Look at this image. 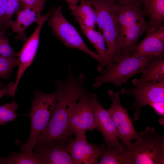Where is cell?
Listing matches in <instances>:
<instances>
[{"mask_svg":"<svg viewBox=\"0 0 164 164\" xmlns=\"http://www.w3.org/2000/svg\"><path fill=\"white\" fill-rule=\"evenodd\" d=\"M121 93L123 95H132L134 98L135 101L130 107L136 108L133 119L136 121L142 107H151L155 103L164 102V80L153 81L134 87L123 88Z\"/></svg>","mask_w":164,"mask_h":164,"instance_id":"obj_8","label":"cell"},{"mask_svg":"<svg viewBox=\"0 0 164 164\" xmlns=\"http://www.w3.org/2000/svg\"><path fill=\"white\" fill-rule=\"evenodd\" d=\"M68 144L58 142L36 144L32 152L40 164H73Z\"/></svg>","mask_w":164,"mask_h":164,"instance_id":"obj_13","label":"cell"},{"mask_svg":"<svg viewBox=\"0 0 164 164\" xmlns=\"http://www.w3.org/2000/svg\"><path fill=\"white\" fill-rule=\"evenodd\" d=\"M151 31L156 37L164 42V27L163 25L155 29H147Z\"/></svg>","mask_w":164,"mask_h":164,"instance_id":"obj_29","label":"cell"},{"mask_svg":"<svg viewBox=\"0 0 164 164\" xmlns=\"http://www.w3.org/2000/svg\"><path fill=\"white\" fill-rule=\"evenodd\" d=\"M0 164H40L33 153H29L22 149L19 152H11L8 158L0 157Z\"/></svg>","mask_w":164,"mask_h":164,"instance_id":"obj_23","label":"cell"},{"mask_svg":"<svg viewBox=\"0 0 164 164\" xmlns=\"http://www.w3.org/2000/svg\"><path fill=\"white\" fill-rule=\"evenodd\" d=\"M16 65V59L0 56V78H6L11 74Z\"/></svg>","mask_w":164,"mask_h":164,"instance_id":"obj_27","label":"cell"},{"mask_svg":"<svg viewBox=\"0 0 164 164\" xmlns=\"http://www.w3.org/2000/svg\"><path fill=\"white\" fill-rule=\"evenodd\" d=\"M14 82L10 83L6 86L0 89V99L5 95L12 96V89Z\"/></svg>","mask_w":164,"mask_h":164,"instance_id":"obj_30","label":"cell"},{"mask_svg":"<svg viewBox=\"0 0 164 164\" xmlns=\"http://www.w3.org/2000/svg\"><path fill=\"white\" fill-rule=\"evenodd\" d=\"M64 81H55L58 91L56 101L50 121L36 144L41 145L58 142L68 144L73 139V134L69 129V114L73 104L88 92L84 87L85 76L80 73L77 77L69 70Z\"/></svg>","mask_w":164,"mask_h":164,"instance_id":"obj_1","label":"cell"},{"mask_svg":"<svg viewBox=\"0 0 164 164\" xmlns=\"http://www.w3.org/2000/svg\"><path fill=\"white\" fill-rule=\"evenodd\" d=\"M97 95L89 92L82 96L72 105L70 113L68 125L75 136L86 134L88 130L95 129Z\"/></svg>","mask_w":164,"mask_h":164,"instance_id":"obj_5","label":"cell"},{"mask_svg":"<svg viewBox=\"0 0 164 164\" xmlns=\"http://www.w3.org/2000/svg\"><path fill=\"white\" fill-rule=\"evenodd\" d=\"M142 4L143 5L144 8H145L146 5L148 1V0H141Z\"/></svg>","mask_w":164,"mask_h":164,"instance_id":"obj_35","label":"cell"},{"mask_svg":"<svg viewBox=\"0 0 164 164\" xmlns=\"http://www.w3.org/2000/svg\"><path fill=\"white\" fill-rule=\"evenodd\" d=\"M105 149L103 144L96 145L89 143L86 134L76 136L67 145L73 164H99L98 159Z\"/></svg>","mask_w":164,"mask_h":164,"instance_id":"obj_12","label":"cell"},{"mask_svg":"<svg viewBox=\"0 0 164 164\" xmlns=\"http://www.w3.org/2000/svg\"><path fill=\"white\" fill-rule=\"evenodd\" d=\"M100 158V164H131L125 145L122 142L115 147L105 148Z\"/></svg>","mask_w":164,"mask_h":164,"instance_id":"obj_21","label":"cell"},{"mask_svg":"<svg viewBox=\"0 0 164 164\" xmlns=\"http://www.w3.org/2000/svg\"><path fill=\"white\" fill-rule=\"evenodd\" d=\"M78 5L71 10L72 15L79 24L94 29L97 22V14L90 0H80Z\"/></svg>","mask_w":164,"mask_h":164,"instance_id":"obj_20","label":"cell"},{"mask_svg":"<svg viewBox=\"0 0 164 164\" xmlns=\"http://www.w3.org/2000/svg\"><path fill=\"white\" fill-rule=\"evenodd\" d=\"M113 13L116 25L118 50L126 29L137 22L145 19V13L141 0L124 4L115 2Z\"/></svg>","mask_w":164,"mask_h":164,"instance_id":"obj_11","label":"cell"},{"mask_svg":"<svg viewBox=\"0 0 164 164\" xmlns=\"http://www.w3.org/2000/svg\"><path fill=\"white\" fill-rule=\"evenodd\" d=\"M58 95L56 91L50 94L36 90L31 100V108L28 115L30 118V135L26 144L21 149L33 154L32 149L43 132L46 127L56 104Z\"/></svg>","mask_w":164,"mask_h":164,"instance_id":"obj_3","label":"cell"},{"mask_svg":"<svg viewBox=\"0 0 164 164\" xmlns=\"http://www.w3.org/2000/svg\"><path fill=\"white\" fill-rule=\"evenodd\" d=\"M148 27L145 19L132 25L125 30L124 38L118 48V55L131 56L141 35Z\"/></svg>","mask_w":164,"mask_h":164,"instance_id":"obj_16","label":"cell"},{"mask_svg":"<svg viewBox=\"0 0 164 164\" xmlns=\"http://www.w3.org/2000/svg\"><path fill=\"white\" fill-rule=\"evenodd\" d=\"M7 0H0V24L5 15Z\"/></svg>","mask_w":164,"mask_h":164,"instance_id":"obj_32","label":"cell"},{"mask_svg":"<svg viewBox=\"0 0 164 164\" xmlns=\"http://www.w3.org/2000/svg\"><path fill=\"white\" fill-rule=\"evenodd\" d=\"M66 1L69 6V9L72 10L77 5V4L80 0H64Z\"/></svg>","mask_w":164,"mask_h":164,"instance_id":"obj_33","label":"cell"},{"mask_svg":"<svg viewBox=\"0 0 164 164\" xmlns=\"http://www.w3.org/2000/svg\"><path fill=\"white\" fill-rule=\"evenodd\" d=\"M20 2L19 0H7L5 13L0 25H5L9 27L13 20L12 16L20 10L19 9Z\"/></svg>","mask_w":164,"mask_h":164,"instance_id":"obj_26","label":"cell"},{"mask_svg":"<svg viewBox=\"0 0 164 164\" xmlns=\"http://www.w3.org/2000/svg\"><path fill=\"white\" fill-rule=\"evenodd\" d=\"M47 20L54 34L66 46L77 49L100 61V56L89 48L75 28L64 17L61 6L55 8Z\"/></svg>","mask_w":164,"mask_h":164,"instance_id":"obj_6","label":"cell"},{"mask_svg":"<svg viewBox=\"0 0 164 164\" xmlns=\"http://www.w3.org/2000/svg\"><path fill=\"white\" fill-rule=\"evenodd\" d=\"M97 14L98 29L102 31L112 63L118 55L116 25L113 13L114 0H90Z\"/></svg>","mask_w":164,"mask_h":164,"instance_id":"obj_7","label":"cell"},{"mask_svg":"<svg viewBox=\"0 0 164 164\" xmlns=\"http://www.w3.org/2000/svg\"><path fill=\"white\" fill-rule=\"evenodd\" d=\"M80 29L84 35L93 44L97 53L100 56L101 60L97 66L99 72L102 71L104 67L111 66L112 63L109 53L106 47V44L103 37L99 31L94 29L79 24Z\"/></svg>","mask_w":164,"mask_h":164,"instance_id":"obj_15","label":"cell"},{"mask_svg":"<svg viewBox=\"0 0 164 164\" xmlns=\"http://www.w3.org/2000/svg\"><path fill=\"white\" fill-rule=\"evenodd\" d=\"M55 8H51L45 15L38 17L37 26L29 38L26 41L16 56L18 69L16 79L14 82L12 93L15 95L20 80L27 69L32 63L38 47L40 32L44 22L53 13Z\"/></svg>","mask_w":164,"mask_h":164,"instance_id":"obj_9","label":"cell"},{"mask_svg":"<svg viewBox=\"0 0 164 164\" xmlns=\"http://www.w3.org/2000/svg\"><path fill=\"white\" fill-rule=\"evenodd\" d=\"M108 94L112 100L108 110L117 130L118 137L125 145L139 138V133L135 130L128 113V109L121 104L120 93L109 90Z\"/></svg>","mask_w":164,"mask_h":164,"instance_id":"obj_10","label":"cell"},{"mask_svg":"<svg viewBox=\"0 0 164 164\" xmlns=\"http://www.w3.org/2000/svg\"><path fill=\"white\" fill-rule=\"evenodd\" d=\"M116 2L121 4H129L135 2L139 0H114Z\"/></svg>","mask_w":164,"mask_h":164,"instance_id":"obj_34","label":"cell"},{"mask_svg":"<svg viewBox=\"0 0 164 164\" xmlns=\"http://www.w3.org/2000/svg\"><path fill=\"white\" fill-rule=\"evenodd\" d=\"M164 102H159L154 104L151 107L159 115L164 116Z\"/></svg>","mask_w":164,"mask_h":164,"instance_id":"obj_31","label":"cell"},{"mask_svg":"<svg viewBox=\"0 0 164 164\" xmlns=\"http://www.w3.org/2000/svg\"><path fill=\"white\" fill-rule=\"evenodd\" d=\"M0 56L7 58L16 59L15 54L0 25Z\"/></svg>","mask_w":164,"mask_h":164,"instance_id":"obj_25","label":"cell"},{"mask_svg":"<svg viewBox=\"0 0 164 164\" xmlns=\"http://www.w3.org/2000/svg\"><path fill=\"white\" fill-rule=\"evenodd\" d=\"M16 18L12 20L9 27L17 34V38L23 41L26 40L25 31L26 29L37 20V13L32 9L27 8L20 9L16 14Z\"/></svg>","mask_w":164,"mask_h":164,"instance_id":"obj_19","label":"cell"},{"mask_svg":"<svg viewBox=\"0 0 164 164\" xmlns=\"http://www.w3.org/2000/svg\"><path fill=\"white\" fill-rule=\"evenodd\" d=\"M153 57L118 56L114 60L111 66L106 68L95 78L93 87L98 88L104 84L110 83L120 87L134 75L141 73L145 66Z\"/></svg>","mask_w":164,"mask_h":164,"instance_id":"obj_4","label":"cell"},{"mask_svg":"<svg viewBox=\"0 0 164 164\" xmlns=\"http://www.w3.org/2000/svg\"><path fill=\"white\" fill-rule=\"evenodd\" d=\"M96 125L95 129L101 133L107 147H115L121 142L118 139L116 127L110 114L98 100L96 105Z\"/></svg>","mask_w":164,"mask_h":164,"instance_id":"obj_14","label":"cell"},{"mask_svg":"<svg viewBox=\"0 0 164 164\" xmlns=\"http://www.w3.org/2000/svg\"><path fill=\"white\" fill-rule=\"evenodd\" d=\"M144 39L132 52L131 56L138 57L151 56L164 57V42L156 37L151 31L146 30Z\"/></svg>","mask_w":164,"mask_h":164,"instance_id":"obj_17","label":"cell"},{"mask_svg":"<svg viewBox=\"0 0 164 164\" xmlns=\"http://www.w3.org/2000/svg\"><path fill=\"white\" fill-rule=\"evenodd\" d=\"M24 8L30 9L37 15H41L44 4L46 0H19Z\"/></svg>","mask_w":164,"mask_h":164,"instance_id":"obj_28","label":"cell"},{"mask_svg":"<svg viewBox=\"0 0 164 164\" xmlns=\"http://www.w3.org/2000/svg\"><path fill=\"white\" fill-rule=\"evenodd\" d=\"M144 9L149 17L148 29H155L163 25L164 0H148Z\"/></svg>","mask_w":164,"mask_h":164,"instance_id":"obj_22","label":"cell"},{"mask_svg":"<svg viewBox=\"0 0 164 164\" xmlns=\"http://www.w3.org/2000/svg\"><path fill=\"white\" fill-rule=\"evenodd\" d=\"M17 103L15 101L0 106V125L15 120L17 114Z\"/></svg>","mask_w":164,"mask_h":164,"instance_id":"obj_24","label":"cell"},{"mask_svg":"<svg viewBox=\"0 0 164 164\" xmlns=\"http://www.w3.org/2000/svg\"><path fill=\"white\" fill-rule=\"evenodd\" d=\"M3 86V83L0 82V89L2 88Z\"/></svg>","mask_w":164,"mask_h":164,"instance_id":"obj_36","label":"cell"},{"mask_svg":"<svg viewBox=\"0 0 164 164\" xmlns=\"http://www.w3.org/2000/svg\"><path fill=\"white\" fill-rule=\"evenodd\" d=\"M139 78L132 81L134 87L153 81L164 80V57H154L145 66Z\"/></svg>","mask_w":164,"mask_h":164,"instance_id":"obj_18","label":"cell"},{"mask_svg":"<svg viewBox=\"0 0 164 164\" xmlns=\"http://www.w3.org/2000/svg\"><path fill=\"white\" fill-rule=\"evenodd\" d=\"M131 164H163V136L153 127H147L139 133V138L134 142L125 145Z\"/></svg>","mask_w":164,"mask_h":164,"instance_id":"obj_2","label":"cell"}]
</instances>
